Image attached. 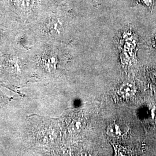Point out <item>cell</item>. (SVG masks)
<instances>
[{
	"label": "cell",
	"instance_id": "cell-1",
	"mask_svg": "<svg viewBox=\"0 0 156 156\" xmlns=\"http://www.w3.org/2000/svg\"><path fill=\"white\" fill-rule=\"evenodd\" d=\"M74 21L68 0H59L36 21L23 28L33 46L46 41L62 42L68 39Z\"/></svg>",
	"mask_w": 156,
	"mask_h": 156
},
{
	"label": "cell",
	"instance_id": "cell-2",
	"mask_svg": "<svg viewBox=\"0 0 156 156\" xmlns=\"http://www.w3.org/2000/svg\"><path fill=\"white\" fill-rule=\"evenodd\" d=\"M59 0H0V8L23 28L36 21Z\"/></svg>",
	"mask_w": 156,
	"mask_h": 156
},
{
	"label": "cell",
	"instance_id": "cell-3",
	"mask_svg": "<svg viewBox=\"0 0 156 156\" xmlns=\"http://www.w3.org/2000/svg\"><path fill=\"white\" fill-rule=\"evenodd\" d=\"M26 55V50L14 45L10 50L0 54V76L12 82L22 81L26 75L24 66L28 64Z\"/></svg>",
	"mask_w": 156,
	"mask_h": 156
},
{
	"label": "cell",
	"instance_id": "cell-4",
	"mask_svg": "<svg viewBox=\"0 0 156 156\" xmlns=\"http://www.w3.org/2000/svg\"><path fill=\"white\" fill-rule=\"evenodd\" d=\"M23 27L0 8V54L11 49L16 36Z\"/></svg>",
	"mask_w": 156,
	"mask_h": 156
},
{
	"label": "cell",
	"instance_id": "cell-5",
	"mask_svg": "<svg viewBox=\"0 0 156 156\" xmlns=\"http://www.w3.org/2000/svg\"><path fill=\"white\" fill-rule=\"evenodd\" d=\"M83 121L81 118L75 117L72 119L68 123V127L70 130H72L73 131H77L83 127Z\"/></svg>",
	"mask_w": 156,
	"mask_h": 156
},
{
	"label": "cell",
	"instance_id": "cell-6",
	"mask_svg": "<svg viewBox=\"0 0 156 156\" xmlns=\"http://www.w3.org/2000/svg\"><path fill=\"white\" fill-rule=\"evenodd\" d=\"M132 89V86L130 84H127L120 87L119 90V93H120V94L122 95L123 97H131L133 93V90Z\"/></svg>",
	"mask_w": 156,
	"mask_h": 156
},
{
	"label": "cell",
	"instance_id": "cell-7",
	"mask_svg": "<svg viewBox=\"0 0 156 156\" xmlns=\"http://www.w3.org/2000/svg\"><path fill=\"white\" fill-rule=\"evenodd\" d=\"M135 4H141L148 8L150 10H153L155 0H135Z\"/></svg>",
	"mask_w": 156,
	"mask_h": 156
},
{
	"label": "cell",
	"instance_id": "cell-8",
	"mask_svg": "<svg viewBox=\"0 0 156 156\" xmlns=\"http://www.w3.org/2000/svg\"><path fill=\"white\" fill-rule=\"evenodd\" d=\"M10 101V98L7 97L0 90V109Z\"/></svg>",
	"mask_w": 156,
	"mask_h": 156
},
{
	"label": "cell",
	"instance_id": "cell-9",
	"mask_svg": "<svg viewBox=\"0 0 156 156\" xmlns=\"http://www.w3.org/2000/svg\"><path fill=\"white\" fill-rule=\"evenodd\" d=\"M108 133H110L112 135H115V136H117L118 135H121L122 132L117 125L115 126H111L108 128Z\"/></svg>",
	"mask_w": 156,
	"mask_h": 156
},
{
	"label": "cell",
	"instance_id": "cell-10",
	"mask_svg": "<svg viewBox=\"0 0 156 156\" xmlns=\"http://www.w3.org/2000/svg\"><path fill=\"white\" fill-rule=\"evenodd\" d=\"M93 2H94V6L95 7H97V8H98V6H99V0H93Z\"/></svg>",
	"mask_w": 156,
	"mask_h": 156
},
{
	"label": "cell",
	"instance_id": "cell-11",
	"mask_svg": "<svg viewBox=\"0 0 156 156\" xmlns=\"http://www.w3.org/2000/svg\"><path fill=\"white\" fill-rule=\"evenodd\" d=\"M154 83H155V85L156 86V76H155L154 78Z\"/></svg>",
	"mask_w": 156,
	"mask_h": 156
}]
</instances>
